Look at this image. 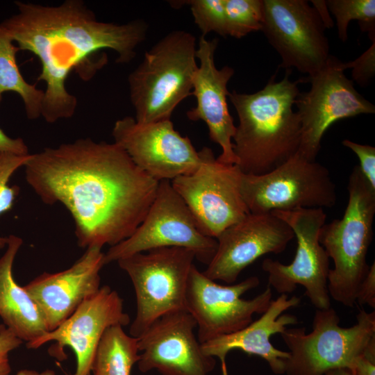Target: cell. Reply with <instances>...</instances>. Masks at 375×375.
<instances>
[{
  "label": "cell",
  "instance_id": "1",
  "mask_svg": "<svg viewBox=\"0 0 375 375\" xmlns=\"http://www.w3.org/2000/svg\"><path fill=\"white\" fill-rule=\"evenodd\" d=\"M27 183L47 205L62 204L74 222L80 247L115 246L140 225L159 181L116 143L80 138L31 153Z\"/></svg>",
  "mask_w": 375,
  "mask_h": 375
},
{
  "label": "cell",
  "instance_id": "2",
  "mask_svg": "<svg viewBox=\"0 0 375 375\" xmlns=\"http://www.w3.org/2000/svg\"><path fill=\"white\" fill-rule=\"evenodd\" d=\"M15 3L18 12L0 25L19 51L31 52L40 62L37 80L46 84L41 116L48 123L75 114L77 99L65 84L72 72L85 81L91 79L108 62L105 49L117 53V62H131L147 32L142 19L122 24L100 22L81 0L57 6Z\"/></svg>",
  "mask_w": 375,
  "mask_h": 375
},
{
  "label": "cell",
  "instance_id": "3",
  "mask_svg": "<svg viewBox=\"0 0 375 375\" xmlns=\"http://www.w3.org/2000/svg\"><path fill=\"white\" fill-rule=\"evenodd\" d=\"M290 75L288 72L279 81L273 76L252 94L229 93L239 119L233 138V152L243 174H265L299 150L301 123L293 106L299 81H292Z\"/></svg>",
  "mask_w": 375,
  "mask_h": 375
},
{
  "label": "cell",
  "instance_id": "4",
  "mask_svg": "<svg viewBox=\"0 0 375 375\" xmlns=\"http://www.w3.org/2000/svg\"><path fill=\"white\" fill-rule=\"evenodd\" d=\"M347 190L343 217L324 224L319 240L334 262L327 281L330 297L344 306L353 307L358 288L369 268L367 256L373 239L375 190L358 165L349 176Z\"/></svg>",
  "mask_w": 375,
  "mask_h": 375
},
{
  "label": "cell",
  "instance_id": "5",
  "mask_svg": "<svg viewBox=\"0 0 375 375\" xmlns=\"http://www.w3.org/2000/svg\"><path fill=\"white\" fill-rule=\"evenodd\" d=\"M195 37L169 32L146 51L128 82L135 119L142 124L169 120L175 108L192 95L196 62Z\"/></svg>",
  "mask_w": 375,
  "mask_h": 375
},
{
  "label": "cell",
  "instance_id": "6",
  "mask_svg": "<svg viewBox=\"0 0 375 375\" xmlns=\"http://www.w3.org/2000/svg\"><path fill=\"white\" fill-rule=\"evenodd\" d=\"M340 319L332 308L317 309L312 330L289 328L281 333L289 349L285 375H322L335 369L352 371L356 359L375 337V311L360 310L356 324L340 325Z\"/></svg>",
  "mask_w": 375,
  "mask_h": 375
},
{
  "label": "cell",
  "instance_id": "7",
  "mask_svg": "<svg viewBox=\"0 0 375 375\" xmlns=\"http://www.w3.org/2000/svg\"><path fill=\"white\" fill-rule=\"evenodd\" d=\"M194 253L176 247H161L117 260L134 287L136 313L129 334L140 336L162 315L185 310V299Z\"/></svg>",
  "mask_w": 375,
  "mask_h": 375
},
{
  "label": "cell",
  "instance_id": "8",
  "mask_svg": "<svg viewBox=\"0 0 375 375\" xmlns=\"http://www.w3.org/2000/svg\"><path fill=\"white\" fill-rule=\"evenodd\" d=\"M240 191L250 213L335 206L336 187L328 169L297 152L263 174H242Z\"/></svg>",
  "mask_w": 375,
  "mask_h": 375
},
{
  "label": "cell",
  "instance_id": "9",
  "mask_svg": "<svg viewBox=\"0 0 375 375\" xmlns=\"http://www.w3.org/2000/svg\"><path fill=\"white\" fill-rule=\"evenodd\" d=\"M199 155L197 169L174 178L171 184L199 231L217 239L224 230L250 213L240 191L242 172L236 165L219 162L209 147H203Z\"/></svg>",
  "mask_w": 375,
  "mask_h": 375
},
{
  "label": "cell",
  "instance_id": "10",
  "mask_svg": "<svg viewBox=\"0 0 375 375\" xmlns=\"http://www.w3.org/2000/svg\"><path fill=\"white\" fill-rule=\"evenodd\" d=\"M176 247L192 251L195 258L208 265L214 257L217 239L203 235L171 181H159L155 199L140 225L127 239L110 247L104 264L151 249Z\"/></svg>",
  "mask_w": 375,
  "mask_h": 375
},
{
  "label": "cell",
  "instance_id": "11",
  "mask_svg": "<svg viewBox=\"0 0 375 375\" xmlns=\"http://www.w3.org/2000/svg\"><path fill=\"white\" fill-rule=\"evenodd\" d=\"M271 213L285 221L297 239L295 256L289 265L265 258L262 269L268 274V286L280 294L293 292L298 285L316 309L331 307L327 281L329 257L319 240L326 214L323 208L274 210Z\"/></svg>",
  "mask_w": 375,
  "mask_h": 375
},
{
  "label": "cell",
  "instance_id": "12",
  "mask_svg": "<svg viewBox=\"0 0 375 375\" xmlns=\"http://www.w3.org/2000/svg\"><path fill=\"white\" fill-rule=\"evenodd\" d=\"M342 62L330 56L325 66L299 82L310 83L308 92H300L294 104L301 123L298 153L315 161L326 131L336 121L361 114H374L375 106L354 88L344 74Z\"/></svg>",
  "mask_w": 375,
  "mask_h": 375
},
{
  "label": "cell",
  "instance_id": "13",
  "mask_svg": "<svg viewBox=\"0 0 375 375\" xmlns=\"http://www.w3.org/2000/svg\"><path fill=\"white\" fill-rule=\"evenodd\" d=\"M260 284L251 276L234 284L220 285L193 265L188 278L185 308L194 319L197 338L201 344L235 333L253 322L254 314H262L272 300L270 287L251 299L241 296Z\"/></svg>",
  "mask_w": 375,
  "mask_h": 375
},
{
  "label": "cell",
  "instance_id": "14",
  "mask_svg": "<svg viewBox=\"0 0 375 375\" xmlns=\"http://www.w3.org/2000/svg\"><path fill=\"white\" fill-rule=\"evenodd\" d=\"M261 31L281 58L280 67L312 76L329 57V43L316 10L305 0H262Z\"/></svg>",
  "mask_w": 375,
  "mask_h": 375
},
{
  "label": "cell",
  "instance_id": "15",
  "mask_svg": "<svg viewBox=\"0 0 375 375\" xmlns=\"http://www.w3.org/2000/svg\"><path fill=\"white\" fill-rule=\"evenodd\" d=\"M112 135L132 161L157 181L190 174L199 167V151L171 119L142 124L125 117L115 122Z\"/></svg>",
  "mask_w": 375,
  "mask_h": 375
},
{
  "label": "cell",
  "instance_id": "16",
  "mask_svg": "<svg viewBox=\"0 0 375 375\" xmlns=\"http://www.w3.org/2000/svg\"><path fill=\"white\" fill-rule=\"evenodd\" d=\"M130 317L124 311L123 301L118 293L104 285L90 296L76 310L52 331L26 342L28 349H38L54 342L49 353L60 360L66 358L65 347H69L76 358L72 374L90 375L98 344L106 330L113 325L126 326Z\"/></svg>",
  "mask_w": 375,
  "mask_h": 375
},
{
  "label": "cell",
  "instance_id": "17",
  "mask_svg": "<svg viewBox=\"0 0 375 375\" xmlns=\"http://www.w3.org/2000/svg\"><path fill=\"white\" fill-rule=\"evenodd\" d=\"M195 328L194 319L185 310L169 312L154 321L137 338L140 372L156 369L162 375H208L216 361L203 352Z\"/></svg>",
  "mask_w": 375,
  "mask_h": 375
},
{
  "label": "cell",
  "instance_id": "18",
  "mask_svg": "<svg viewBox=\"0 0 375 375\" xmlns=\"http://www.w3.org/2000/svg\"><path fill=\"white\" fill-rule=\"evenodd\" d=\"M294 238L290 226L274 214L249 213L217 238L215 254L203 274L233 284L247 267L267 253H282Z\"/></svg>",
  "mask_w": 375,
  "mask_h": 375
},
{
  "label": "cell",
  "instance_id": "19",
  "mask_svg": "<svg viewBox=\"0 0 375 375\" xmlns=\"http://www.w3.org/2000/svg\"><path fill=\"white\" fill-rule=\"evenodd\" d=\"M218 39L208 40L201 36L196 50V58L199 60L193 77L192 94L197 105L187 112L192 121L201 120L208 128L210 139L222 148L217 159L225 164L236 165L233 152V138L236 126L229 112L227 97L229 92L227 85L234 74L229 66L217 69L215 64V53Z\"/></svg>",
  "mask_w": 375,
  "mask_h": 375
},
{
  "label": "cell",
  "instance_id": "20",
  "mask_svg": "<svg viewBox=\"0 0 375 375\" xmlns=\"http://www.w3.org/2000/svg\"><path fill=\"white\" fill-rule=\"evenodd\" d=\"M101 249L87 248L70 267L55 273L44 272L24 286L42 311L48 331L59 326L99 290V272L105 265Z\"/></svg>",
  "mask_w": 375,
  "mask_h": 375
},
{
  "label": "cell",
  "instance_id": "21",
  "mask_svg": "<svg viewBox=\"0 0 375 375\" xmlns=\"http://www.w3.org/2000/svg\"><path fill=\"white\" fill-rule=\"evenodd\" d=\"M300 302L301 299L298 297L280 294L271 301L258 319L246 327L201 344L203 352L206 356L219 359L222 375H228L226 362L227 354L236 349L262 358L274 374H285L290 353L274 347L269 339L274 334L283 333L288 326L298 324L295 315L283 312L299 306Z\"/></svg>",
  "mask_w": 375,
  "mask_h": 375
},
{
  "label": "cell",
  "instance_id": "22",
  "mask_svg": "<svg viewBox=\"0 0 375 375\" xmlns=\"http://www.w3.org/2000/svg\"><path fill=\"white\" fill-rule=\"evenodd\" d=\"M22 243L21 238L9 235L0 258V317L18 338L28 342L48 332V328L40 308L12 275L14 260Z\"/></svg>",
  "mask_w": 375,
  "mask_h": 375
},
{
  "label": "cell",
  "instance_id": "23",
  "mask_svg": "<svg viewBox=\"0 0 375 375\" xmlns=\"http://www.w3.org/2000/svg\"><path fill=\"white\" fill-rule=\"evenodd\" d=\"M139 353L137 338L126 334L121 325L111 326L98 344L91 372L93 375H131Z\"/></svg>",
  "mask_w": 375,
  "mask_h": 375
},
{
  "label": "cell",
  "instance_id": "24",
  "mask_svg": "<svg viewBox=\"0 0 375 375\" xmlns=\"http://www.w3.org/2000/svg\"><path fill=\"white\" fill-rule=\"evenodd\" d=\"M17 46L0 25V104L5 92H13L22 98L29 119L41 116L44 90L30 84L22 76L16 61Z\"/></svg>",
  "mask_w": 375,
  "mask_h": 375
},
{
  "label": "cell",
  "instance_id": "25",
  "mask_svg": "<svg viewBox=\"0 0 375 375\" xmlns=\"http://www.w3.org/2000/svg\"><path fill=\"white\" fill-rule=\"evenodd\" d=\"M328 10L334 15L339 38L347 40V28L352 20H357L362 31L367 32L371 40H375L374 0H328Z\"/></svg>",
  "mask_w": 375,
  "mask_h": 375
},
{
  "label": "cell",
  "instance_id": "26",
  "mask_svg": "<svg viewBox=\"0 0 375 375\" xmlns=\"http://www.w3.org/2000/svg\"><path fill=\"white\" fill-rule=\"evenodd\" d=\"M226 35L241 38L261 31L262 0H224Z\"/></svg>",
  "mask_w": 375,
  "mask_h": 375
},
{
  "label": "cell",
  "instance_id": "27",
  "mask_svg": "<svg viewBox=\"0 0 375 375\" xmlns=\"http://www.w3.org/2000/svg\"><path fill=\"white\" fill-rule=\"evenodd\" d=\"M31 153L19 156L7 152H0V215L10 210L17 197L20 188L10 185L9 181L13 174L24 167ZM8 237L0 236V249L6 247Z\"/></svg>",
  "mask_w": 375,
  "mask_h": 375
},
{
  "label": "cell",
  "instance_id": "28",
  "mask_svg": "<svg viewBox=\"0 0 375 375\" xmlns=\"http://www.w3.org/2000/svg\"><path fill=\"white\" fill-rule=\"evenodd\" d=\"M190 6L194 23L204 36L215 32L226 37V16L224 0L186 1Z\"/></svg>",
  "mask_w": 375,
  "mask_h": 375
},
{
  "label": "cell",
  "instance_id": "29",
  "mask_svg": "<svg viewBox=\"0 0 375 375\" xmlns=\"http://www.w3.org/2000/svg\"><path fill=\"white\" fill-rule=\"evenodd\" d=\"M372 41L369 49L358 58L341 64L344 70L352 69L353 81L362 87L367 86L375 75V40Z\"/></svg>",
  "mask_w": 375,
  "mask_h": 375
},
{
  "label": "cell",
  "instance_id": "30",
  "mask_svg": "<svg viewBox=\"0 0 375 375\" xmlns=\"http://www.w3.org/2000/svg\"><path fill=\"white\" fill-rule=\"evenodd\" d=\"M342 143L357 156L360 172L372 188L375 190V147L349 140H344Z\"/></svg>",
  "mask_w": 375,
  "mask_h": 375
},
{
  "label": "cell",
  "instance_id": "31",
  "mask_svg": "<svg viewBox=\"0 0 375 375\" xmlns=\"http://www.w3.org/2000/svg\"><path fill=\"white\" fill-rule=\"evenodd\" d=\"M23 341L3 324H0V375H10V353Z\"/></svg>",
  "mask_w": 375,
  "mask_h": 375
},
{
  "label": "cell",
  "instance_id": "32",
  "mask_svg": "<svg viewBox=\"0 0 375 375\" xmlns=\"http://www.w3.org/2000/svg\"><path fill=\"white\" fill-rule=\"evenodd\" d=\"M356 302L375 308V262L369 266V270L360 283L356 293Z\"/></svg>",
  "mask_w": 375,
  "mask_h": 375
},
{
  "label": "cell",
  "instance_id": "33",
  "mask_svg": "<svg viewBox=\"0 0 375 375\" xmlns=\"http://www.w3.org/2000/svg\"><path fill=\"white\" fill-rule=\"evenodd\" d=\"M351 372L355 375H375V337L356 359Z\"/></svg>",
  "mask_w": 375,
  "mask_h": 375
},
{
  "label": "cell",
  "instance_id": "34",
  "mask_svg": "<svg viewBox=\"0 0 375 375\" xmlns=\"http://www.w3.org/2000/svg\"><path fill=\"white\" fill-rule=\"evenodd\" d=\"M0 152H7L19 156L29 154L28 148L21 138H12L0 128Z\"/></svg>",
  "mask_w": 375,
  "mask_h": 375
},
{
  "label": "cell",
  "instance_id": "35",
  "mask_svg": "<svg viewBox=\"0 0 375 375\" xmlns=\"http://www.w3.org/2000/svg\"><path fill=\"white\" fill-rule=\"evenodd\" d=\"M313 8L318 13L324 26L326 28H329L333 26V21L330 15L326 1L312 0Z\"/></svg>",
  "mask_w": 375,
  "mask_h": 375
},
{
  "label": "cell",
  "instance_id": "36",
  "mask_svg": "<svg viewBox=\"0 0 375 375\" xmlns=\"http://www.w3.org/2000/svg\"><path fill=\"white\" fill-rule=\"evenodd\" d=\"M15 375H56V373L51 369H46L43 372H39L35 370L24 369L18 371Z\"/></svg>",
  "mask_w": 375,
  "mask_h": 375
},
{
  "label": "cell",
  "instance_id": "37",
  "mask_svg": "<svg viewBox=\"0 0 375 375\" xmlns=\"http://www.w3.org/2000/svg\"><path fill=\"white\" fill-rule=\"evenodd\" d=\"M322 375H355L350 369L340 368L329 370Z\"/></svg>",
  "mask_w": 375,
  "mask_h": 375
}]
</instances>
